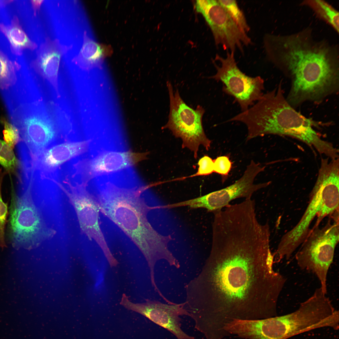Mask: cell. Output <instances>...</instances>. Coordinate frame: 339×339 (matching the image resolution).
Wrapping results in <instances>:
<instances>
[{
  "label": "cell",
  "instance_id": "7c38bea8",
  "mask_svg": "<svg viewBox=\"0 0 339 339\" xmlns=\"http://www.w3.org/2000/svg\"><path fill=\"white\" fill-rule=\"evenodd\" d=\"M9 116L11 123L18 130L19 140L33 156L40 155L55 138L56 131L53 121L32 107L22 105Z\"/></svg>",
  "mask_w": 339,
  "mask_h": 339
},
{
  "label": "cell",
  "instance_id": "ffe728a7",
  "mask_svg": "<svg viewBox=\"0 0 339 339\" xmlns=\"http://www.w3.org/2000/svg\"><path fill=\"white\" fill-rule=\"evenodd\" d=\"M0 31L9 41L11 51L16 56H21L25 49L33 51L37 47L22 28L16 15L13 16L9 24L0 23Z\"/></svg>",
  "mask_w": 339,
  "mask_h": 339
},
{
  "label": "cell",
  "instance_id": "484cf974",
  "mask_svg": "<svg viewBox=\"0 0 339 339\" xmlns=\"http://www.w3.org/2000/svg\"><path fill=\"white\" fill-rule=\"evenodd\" d=\"M214 172L224 177L228 175L232 165V163L229 157L227 156L217 157L213 160Z\"/></svg>",
  "mask_w": 339,
  "mask_h": 339
},
{
  "label": "cell",
  "instance_id": "9a60e30c",
  "mask_svg": "<svg viewBox=\"0 0 339 339\" xmlns=\"http://www.w3.org/2000/svg\"><path fill=\"white\" fill-rule=\"evenodd\" d=\"M72 45L62 44L59 39L45 38L36 51L30 66L41 73L57 90L58 72L62 56L72 49Z\"/></svg>",
  "mask_w": 339,
  "mask_h": 339
},
{
  "label": "cell",
  "instance_id": "4fadbf2b",
  "mask_svg": "<svg viewBox=\"0 0 339 339\" xmlns=\"http://www.w3.org/2000/svg\"><path fill=\"white\" fill-rule=\"evenodd\" d=\"M56 183L63 191L73 207L76 214L81 231L90 240L94 239L103 251L106 258L112 254L108 247L99 223L100 211L97 200L86 188V183L75 186L67 183L69 188Z\"/></svg>",
  "mask_w": 339,
  "mask_h": 339
},
{
  "label": "cell",
  "instance_id": "3957f363",
  "mask_svg": "<svg viewBox=\"0 0 339 339\" xmlns=\"http://www.w3.org/2000/svg\"><path fill=\"white\" fill-rule=\"evenodd\" d=\"M144 188H121L107 183L100 190L97 200L100 211L121 229L143 254L153 278L158 261L171 263L175 257L147 220L149 208L141 196Z\"/></svg>",
  "mask_w": 339,
  "mask_h": 339
},
{
  "label": "cell",
  "instance_id": "ba28073f",
  "mask_svg": "<svg viewBox=\"0 0 339 339\" xmlns=\"http://www.w3.org/2000/svg\"><path fill=\"white\" fill-rule=\"evenodd\" d=\"M166 83L170 110L168 121L162 129H168L176 137L181 138L182 148L189 149L196 159L199 146L202 145L208 150L211 143L205 134L202 124L205 110L200 105L195 110L189 107L182 99L178 90L174 93L170 82L168 81Z\"/></svg>",
  "mask_w": 339,
  "mask_h": 339
},
{
  "label": "cell",
  "instance_id": "44dd1931",
  "mask_svg": "<svg viewBox=\"0 0 339 339\" xmlns=\"http://www.w3.org/2000/svg\"><path fill=\"white\" fill-rule=\"evenodd\" d=\"M301 4L310 8L319 18L327 23L339 33V12L329 3L322 0H306Z\"/></svg>",
  "mask_w": 339,
  "mask_h": 339
},
{
  "label": "cell",
  "instance_id": "5b68a950",
  "mask_svg": "<svg viewBox=\"0 0 339 339\" xmlns=\"http://www.w3.org/2000/svg\"><path fill=\"white\" fill-rule=\"evenodd\" d=\"M320 287L290 313L261 320H243L239 332L249 339H285L310 330L339 328V312Z\"/></svg>",
  "mask_w": 339,
  "mask_h": 339
},
{
  "label": "cell",
  "instance_id": "30bf717a",
  "mask_svg": "<svg viewBox=\"0 0 339 339\" xmlns=\"http://www.w3.org/2000/svg\"><path fill=\"white\" fill-rule=\"evenodd\" d=\"M196 11L203 16L209 26L217 45L229 52L238 50L243 53L244 46L252 43L247 33L235 23L218 0H197Z\"/></svg>",
  "mask_w": 339,
  "mask_h": 339
},
{
  "label": "cell",
  "instance_id": "7402d4cb",
  "mask_svg": "<svg viewBox=\"0 0 339 339\" xmlns=\"http://www.w3.org/2000/svg\"><path fill=\"white\" fill-rule=\"evenodd\" d=\"M218 1L237 25L247 33L250 30V27L244 13L239 7L236 1L234 0Z\"/></svg>",
  "mask_w": 339,
  "mask_h": 339
},
{
  "label": "cell",
  "instance_id": "277c9868",
  "mask_svg": "<svg viewBox=\"0 0 339 339\" xmlns=\"http://www.w3.org/2000/svg\"><path fill=\"white\" fill-rule=\"evenodd\" d=\"M282 82L272 90L263 94L256 104L228 121H237L246 126V141L266 135L289 136L311 147H319L322 139L314 129L316 123L296 111L285 98Z\"/></svg>",
  "mask_w": 339,
  "mask_h": 339
},
{
  "label": "cell",
  "instance_id": "4dcf8cb0",
  "mask_svg": "<svg viewBox=\"0 0 339 339\" xmlns=\"http://www.w3.org/2000/svg\"><path fill=\"white\" fill-rule=\"evenodd\" d=\"M30 180H31V179ZM29 181H28V182H29ZM32 182H33V181H32ZM25 185H24V186H25ZM20 187H22V186H20Z\"/></svg>",
  "mask_w": 339,
  "mask_h": 339
},
{
  "label": "cell",
  "instance_id": "cb8c5ba5",
  "mask_svg": "<svg viewBox=\"0 0 339 339\" xmlns=\"http://www.w3.org/2000/svg\"><path fill=\"white\" fill-rule=\"evenodd\" d=\"M5 173L0 174V249L6 247L5 241V228L8 214V206L3 201L2 196V185Z\"/></svg>",
  "mask_w": 339,
  "mask_h": 339
},
{
  "label": "cell",
  "instance_id": "52a82bcc",
  "mask_svg": "<svg viewBox=\"0 0 339 339\" xmlns=\"http://www.w3.org/2000/svg\"><path fill=\"white\" fill-rule=\"evenodd\" d=\"M322 228H312L301 244L295 259L302 270L315 274L323 292L327 293V278L333 260L335 248L339 242L338 212H335Z\"/></svg>",
  "mask_w": 339,
  "mask_h": 339
},
{
  "label": "cell",
  "instance_id": "6da1fadb",
  "mask_svg": "<svg viewBox=\"0 0 339 339\" xmlns=\"http://www.w3.org/2000/svg\"><path fill=\"white\" fill-rule=\"evenodd\" d=\"M270 236L267 225L249 218L217 224L210 255L200 274L186 286L190 310L214 322L276 315L286 279L273 268Z\"/></svg>",
  "mask_w": 339,
  "mask_h": 339
},
{
  "label": "cell",
  "instance_id": "5bb4252c",
  "mask_svg": "<svg viewBox=\"0 0 339 339\" xmlns=\"http://www.w3.org/2000/svg\"><path fill=\"white\" fill-rule=\"evenodd\" d=\"M120 304L126 309L137 312L156 324L166 329L177 339H195L186 333L181 328L180 316H189L185 308V302L165 304L159 301L146 300L143 303H134L126 294H122Z\"/></svg>",
  "mask_w": 339,
  "mask_h": 339
},
{
  "label": "cell",
  "instance_id": "2e32d148",
  "mask_svg": "<svg viewBox=\"0 0 339 339\" xmlns=\"http://www.w3.org/2000/svg\"><path fill=\"white\" fill-rule=\"evenodd\" d=\"M21 68L19 63L11 60L0 49V95L3 101L18 99L25 91L29 78Z\"/></svg>",
  "mask_w": 339,
  "mask_h": 339
},
{
  "label": "cell",
  "instance_id": "f1b7e54d",
  "mask_svg": "<svg viewBox=\"0 0 339 339\" xmlns=\"http://www.w3.org/2000/svg\"><path fill=\"white\" fill-rule=\"evenodd\" d=\"M13 1L12 0H0V10Z\"/></svg>",
  "mask_w": 339,
  "mask_h": 339
},
{
  "label": "cell",
  "instance_id": "603a6c76",
  "mask_svg": "<svg viewBox=\"0 0 339 339\" xmlns=\"http://www.w3.org/2000/svg\"><path fill=\"white\" fill-rule=\"evenodd\" d=\"M0 164L9 173H14L18 165L13 148L4 142L0 150Z\"/></svg>",
  "mask_w": 339,
  "mask_h": 339
},
{
  "label": "cell",
  "instance_id": "f546056e",
  "mask_svg": "<svg viewBox=\"0 0 339 339\" xmlns=\"http://www.w3.org/2000/svg\"><path fill=\"white\" fill-rule=\"evenodd\" d=\"M4 141H2L0 139V150L3 144Z\"/></svg>",
  "mask_w": 339,
  "mask_h": 339
},
{
  "label": "cell",
  "instance_id": "83f0119b",
  "mask_svg": "<svg viewBox=\"0 0 339 339\" xmlns=\"http://www.w3.org/2000/svg\"><path fill=\"white\" fill-rule=\"evenodd\" d=\"M44 1V0L30 1L35 16L36 15L37 11L40 10V6Z\"/></svg>",
  "mask_w": 339,
  "mask_h": 339
},
{
  "label": "cell",
  "instance_id": "1f68e13d",
  "mask_svg": "<svg viewBox=\"0 0 339 339\" xmlns=\"http://www.w3.org/2000/svg\"><path fill=\"white\" fill-rule=\"evenodd\" d=\"M228 324H229V323H228ZM228 325H227V330H228ZM228 332H229V331H228Z\"/></svg>",
  "mask_w": 339,
  "mask_h": 339
},
{
  "label": "cell",
  "instance_id": "4316f807",
  "mask_svg": "<svg viewBox=\"0 0 339 339\" xmlns=\"http://www.w3.org/2000/svg\"><path fill=\"white\" fill-rule=\"evenodd\" d=\"M198 165L199 167L197 171L192 176L207 175L214 172L213 160L207 155H205L200 159Z\"/></svg>",
  "mask_w": 339,
  "mask_h": 339
},
{
  "label": "cell",
  "instance_id": "8992f818",
  "mask_svg": "<svg viewBox=\"0 0 339 339\" xmlns=\"http://www.w3.org/2000/svg\"><path fill=\"white\" fill-rule=\"evenodd\" d=\"M33 184L30 181L19 188L16 193L12 189L8 238L12 247L30 250L52 238L56 231L49 227L36 206L33 195Z\"/></svg>",
  "mask_w": 339,
  "mask_h": 339
},
{
  "label": "cell",
  "instance_id": "7a4b0ae2",
  "mask_svg": "<svg viewBox=\"0 0 339 339\" xmlns=\"http://www.w3.org/2000/svg\"><path fill=\"white\" fill-rule=\"evenodd\" d=\"M263 45L268 60L290 78L286 99L292 106L319 102L338 91V46L315 38L311 28L291 34H266Z\"/></svg>",
  "mask_w": 339,
  "mask_h": 339
},
{
  "label": "cell",
  "instance_id": "ac0fdd59",
  "mask_svg": "<svg viewBox=\"0 0 339 339\" xmlns=\"http://www.w3.org/2000/svg\"><path fill=\"white\" fill-rule=\"evenodd\" d=\"M89 141L60 144L44 151L38 161L39 165L47 170H53L87 150Z\"/></svg>",
  "mask_w": 339,
  "mask_h": 339
},
{
  "label": "cell",
  "instance_id": "9c48e42d",
  "mask_svg": "<svg viewBox=\"0 0 339 339\" xmlns=\"http://www.w3.org/2000/svg\"><path fill=\"white\" fill-rule=\"evenodd\" d=\"M234 53L228 51L225 57L217 55L215 60L220 65L213 62L217 72L209 78L221 82L223 91L233 96L244 111L261 98L264 80L259 76L251 77L242 72L237 64Z\"/></svg>",
  "mask_w": 339,
  "mask_h": 339
},
{
  "label": "cell",
  "instance_id": "d4e9b609",
  "mask_svg": "<svg viewBox=\"0 0 339 339\" xmlns=\"http://www.w3.org/2000/svg\"><path fill=\"white\" fill-rule=\"evenodd\" d=\"M0 121L4 126L3 133L4 142L13 148L20 140L18 130L11 123H10L4 119H0Z\"/></svg>",
  "mask_w": 339,
  "mask_h": 339
},
{
  "label": "cell",
  "instance_id": "e0dca14e",
  "mask_svg": "<svg viewBox=\"0 0 339 339\" xmlns=\"http://www.w3.org/2000/svg\"><path fill=\"white\" fill-rule=\"evenodd\" d=\"M147 154L131 152H105L90 161L89 164V171L94 176L119 171L143 159Z\"/></svg>",
  "mask_w": 339,
  "mask_h": 339
},
{
  "label": "cell",
  "instance_id": "d6986e66",
  "mask_svg": "<svg viewBox=\"0 0 339 339\" xmlns=\"http://www.w3.org/2000/svg\"><path fill=\"white\" fill-rule=\"evenodd\" d=\"M112 53L113 49L110 45L95 41L88 36L87 32L85 31L81 48L78 54L72 60L80 68L85 70L101 68L105 58Z\"/></svg>",
  "mask_w": 339,
  "mask_h": 339
},
{
  "label": "cell",
  "instance_id": "8fae6325",
  "mask_svg": "<svg viewBox=\"0 0 339 339\" xmlns=\"http://www.w3.org/2000/svg\"><path fill=\"white\" fill-rule=\"evenodd\" d=\"M265 167L252 160L247 165L242 176L234 183L220 190L203 196L182 202L181 206H188L191 208L203 207L214 213L220 211L229 204L233 200L240 198H251L256 191L265 188L270 182L255 184L257 175L263 171Z\"/></svg>",
  "mask_w": 339,
  "mask_h": 339
}]
</instances>
